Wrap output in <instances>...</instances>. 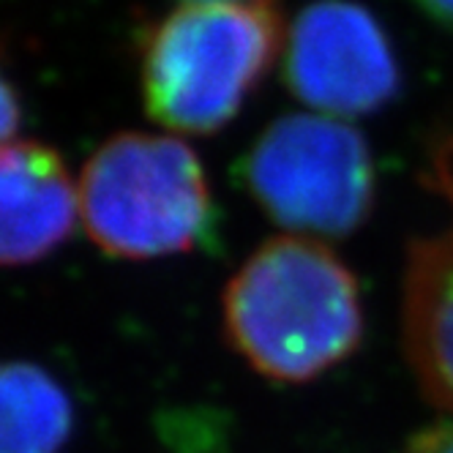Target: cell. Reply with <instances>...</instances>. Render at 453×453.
<instances>
[{
  "label": "cell",
  "instance_id": "6da1fadb",
  "mask_svg": "<svg viewBox=\"0 0 453 453\" xmlns=\"http://www.w3.org/2000/svg\"><path fill=\"white\" fill-rule=\"evenodd\" d=\"M224 331L241 358L263 377L317 380L361 344L358 281L322 241L273 238L226 284Z\"/></svg>",
  "mask_w": 453,
  "mask_h": 453
},
{
  "label": "cell",
  "instance_id": "8992f818",
  "mask_svg": "<svg viewBox=\"0 0 453 453\" xmlns=\"http://www.w3.org/2000/svg\"><path fill=\"white\" fill-rule=\"evenodd\" d=\"M80 219V191L63 158L42 142L0 145V265L50 257Z\"/></svg>",
  "mask_w": 453,
  "mask_h": 453
},
{
  "label": "cell",
  "instance_id": "277c9868",
  "mask_svg": "<svg viewBox=\"0 0 453 453\" xmlns=\"http://www.w3.org/2000/svg\"><path fill=\"white\" fill-rule=\"evenodd\" d=\"M246 188L293 235L342 238L369 219L374 161L366 140L331 115H284L251 145Z\"/></svg>",
  "mask_w": 453,
  "mask_h": 453
},
{
  "label": "cell",
  "instance_id": "9c48e42d",
  "mask_svg": "<svg viewBox=\"0 0 453 453\" xmlns=\"http://www.w3.org/2000/svg\"><path fill=\"white\" fill-rule=\"evenodd\" d=\"M17 126H19V99L12 82L0 72V145L12 142Z\"/></svg>",
  "mask_w": 453,
  "mask_h": 453
},
{
  "label": "cell",
  "instance_id": "52a82bcc",
  "mask_svg": "<svg viewBox=\"0 0 453 453\" xmlns=\"http://www.w3.org/2000/svg\"><path fill=\"white\" fill-rule=\"evenodd\" d=\"M402 334L426 399L453 418V224L407 251Z\"/></svg>",
  "mask_w": 453,
  "mask_h": 453
},
{
  "label": "cell",
  "instance_id": "30bf717a",
  "mask_svg": "<svg viewBox=\"0 0 453 453\" xmlns=\"http://www.w3.org/2000/svg\"><path fill=\"white\" fill-rule=\"evenodd\" d=\"M410 453H453V418L448 415V420H440L426 432H420Z\"/></svg>",
  "mask_w": 453,
  "mask_h": 453
},
{
  "label": "cell",
  "instance_id": "7a4b0ae2",
  "mask_svg": "<svg viewBox=\"0 0 453 453\" xmlns=\"http://www.w3.org/2000/svg\"><path fill=\"white\" fill-rule=\"evenodd\" d=\"M279 0H208L170 12L142 44L148 115L178 134H213L263 82L281 50Z\"/></svg>",
  "mask_w": 453,
  "mask_h": 453
},
{
  "label": "cell",
  "instance_id": "8fae6325",
  "mask_svg": "<svg viewBox=\"0 0 453 453\" xmlns=\"http://www.w3.org/2000/svg\"><path fill=\"white\" fill-rule=\"evenodd\" d=\"M426 17L453 30V0H415Z\"/></svg>",
  "mask_w": 453,
  "mask_h": 453
},
{
  "label": "cell",
  "instance_id": "7c38bea8",
  "mask_svg": "<svg viewBox=\"0 0 453 453\" xmlns=\"http://www.w3.org/2000/svg\"><path fill=\"white\" fill-rule=\"evenodd\" d=\"M188 4H208V0H188Z\"/></svg>",
  "mask_w": 453,
  "mask_h": 453
},
{
  "label": "cell",
  "instance_id": "3957f363",
  "mask_svg": "<svg viewBox=\"0 0 453 453\" xmlns=\"http://www.w3.org/2000/svg\"><path fill=\"white\" fill-rule=\"evenodd\" d=\"M80 219L90 241L120 260H156L203 246L216 221L200 156L167 134L123 132L82 167Z\"/></svg>",
  "mask_w": 453,
  "mask_h": 453
},
{
  "label": "cell",
  "instance_id": "ba28073f",
  "mask_svg": "<svg viewBox=\"0 0 453 453\" xmlns=\"http://www.w3.org/2000/svg\"><path fill=\"white\" fill-rule=\"evenodd\" d=\"M74 407L60 382L34 364H0V453H60Z\"/></svg>",
  "mask_w": 453,
  "mask_h": 453
},
{
  "label": "cell",
  "instance_id": "5b68a950",
  "mask_svg": "<svg viewBox=\"0 0 453 453\" xmlns=\"http://www.w3.org/2000/svg\"><path fill=\"white\" fill-rule=\"evenodd\" d=\"M287 85L322 115L358 118L399 90V60L382 25L352 0H317L287 36Z\"/></svg>",
  "mask_w": 453,
  "mask_h": 453
}]
</instances>
